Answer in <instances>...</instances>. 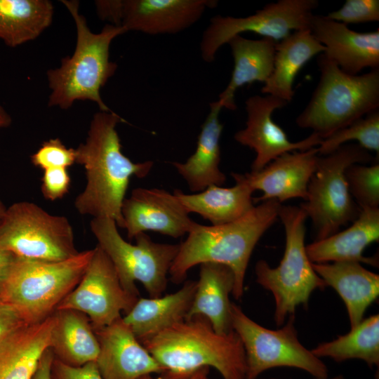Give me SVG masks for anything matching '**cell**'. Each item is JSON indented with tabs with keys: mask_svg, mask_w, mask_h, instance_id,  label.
<instances>
[{
	"mask_svg": "<svg viewBox=\"0 0 379 379\" xmlns=\"http://www.w3.org/2000/svg\"><path fill=\"white\" fill-rule=\"evenodd\" d=\"M124 120L114 112L94 114L87 137L76 150V163L84 166L86 185L75 199L82 215L109 218L124 228L121 212L130 178L146 177L153 161L134 163L121 151L117 126Z\"/></svg>",
	"mask_w": 379,
	"mask_h": 379,
	"instance_id": "1",
	"label": "cell"
},
{
	"mask_svg": "<svg viewBox=\"0 0 379 379\" xmlns=\"http://www.w3.org/2000/svg\"><path fill=\"white\" fill-rule=\"evenodd\" d=\"M163 368L159 379H189L213 367L222 379H245L246 354L237 333H218L208 319H185L140 342Z\"/></svg>",
	"mask_w": 379,
	"mask_h": 379,
	"instance_id": "2",
	"label": "cell"
},
{
	"mask_svg": "<svg viewBox=\"0 0 379 379\" xmlns=\"http://www.w3.org/2000/svg\"><path fill=\"white\" fill-rule=\"evenodd\" d=\"M281 204L268 199L255 206L246 215L221 225H198L180 244L169 270L171 281L183 282L188 271L204 262L229 267L234 276L232 295L242 297L246 269L253 251L264 233L278 218Z\"/></svg>",
	"mask_w": 379,
	"mask_h": 379,
	"instance_id": "3",
	"label": "cell"
},
{
	"mask_svg": "<svg viewBox=\"0 0 379 379\" xmlns=\"http://www.w3.org/2000/svg\"><path fill=\"white\" fill-rule=\"evenodd\" d=\"M61 2L75 22L77 43L71 56L63 58L58 68L47 72L51 91L48 104L67 109L77 100H91L100 111L112 112L102 100L100 90L117 69L109 60L110 44L126 32L121 26L107 24L99 33H93L80 14L77 1Z\"/></svg>",
	"mask_w": 379,
	"mask_h": 379,
	"instance_id": "4",
	"label": "cell"
},
{
	"mask_svg": "<svg viewBox=\"0 0 379 379\" xmlns=\"http://www.w3.org/2000/svg\"><path fill=\"white\" fill-rule=\"evenodd\" d=\"M317 62L319 80L295 119L298 127L312 130L323 140L379 109V69L350 75L323 53Z\"/></svg>",
	"mask_w": 379,
	"mask_h": 379,
	"instance_id": "5",
	"label": "cell"
},
{
	"mask_svg": "<svg viewBox=\"0 0 379 379\" xmlns=\"http://www.w3.org/2000/svg\"><path fill=\"white\" fill-rule=\"evenodd\" d=\"M93 249L61 261L16 257L0 290V298L13 306L27 324L41 322L79 283Z\"/></svg>",
	"mask_w": 379,
	"mask_h": 379,
	"instance_id": "6",
	"label": "cell"
},
{
	"mask_svg": "<svg viewBox=\"0 0 379 379\" xmlns=\"http://www.w3.org/2000/svg\"><path fill=\"white\" fill-rule=\"evenodd\" d=\"M278 217L284 227L286 244L283 258L276 267L260 260L255 267L256 281L272 292L275 301L274 321L281 326L298 306H307L311 293L327 286L316 273L305 245V211L296 206H281Z\"/></svg>",
	"mask_w": 379,
	"mask_h": 379,
	"instance_id": "7",
	"label": "cell"
},
{
	"mask_svg": "<svg viewBox=\"0 0 379 379\" xmlns=\"http://www.w3.org/2000/svg\"><path fill=\"white\" fill-rule=\"evenodd\" d=\"M373 157L357 143L344 144L333 152L318 157L300 207L312 220L317 240L338 232L359 216L361 208L352 197L345 171L353 164H369Z\"/></svg>",
	"mask_w": 379,
	"mask_h": 379,
	"instance_id": "8",
	"label": "cell"
},
{
	"mask_svg": "<svg viewBox=\"0 0 379 379\" xmlns=\"http://www.w3.org/2000/svg\"><path fill=\"white\" fill-rule=\"evenodd\" d=\"M90 225L98 246L112 262L125 291L139 298L135 281H140L150 298L161 296L180 244L156 243L145 232L134 237L135 244H130L109 218H93Z\"/></svg>",
	"mask_w": 379,
	"mask_h": 379,
	"instance_id": "9",
	"label": "cell"
},
{
	"mask_svg": "<svg viewBox=\"0 0 379 379\" xmlns=\"http://www.w3.org/2000/svg\"><path fill=\"white\" fill-rule=\"evenodd\" d=\"M0 248L16 257L46 261L65 260L79 253L69 220L29 201L6 208L0 221Z\"/></svg>",
	"mask_w": 379,
	"mask_h": 379,
	"instance_id": "10",
	"label": "cell"
},
{
	"mask_svg": "<svg viewBox=\"0 0 379 379\" xmlns=\"http://www.w3.org/2000/svg\"><path fill=\"white\" fill-rule=\"evenodd\" d=\"M231 326L239 335L246 354L245 379H256L262 372L274 367L302 369L315 378H328L326 365L299 341L291 314L279 330H270L255 322L240 307L231 303Z\"/></svg>",
	"mask_w": 379,
	"mask_h": 379,
	"instance_id": "11",
	"label": "cell"
},
{
	"mask_svg": "<svg viewBox=\"0 0 379 379\" xmlns=\"http://www.w3.org/2000/svg\"><path fill=\"white\" fill-rule=\"evenodd\" d=\"M318 6L317 0H279L245 18L217 15L203 33L201 56L206 62H213L222 46L244 32L279 41L294 31L310 29L313 11Z\"/></svg>",
	"mask_w": 379,
	"mask_h": 379,
	"instance_id": "12",
	"label": "cell"
},
{
	"mask_svg": "<svg viewBox=\"0 0 379 379\" xmlns=\"http://www.w3.org/2000/svg\"><path fill=\"white\" fill-rule=\"evenodd\" d=\"M138 299L124 290L112 262L97 245L79 283L56 310L85 314L96 331L120 319L122 312L128 313Z\"/></svg>",
	"mask_w": 379,
	"mask_h": 379,
	"instance_id": "13",
	"label": "cell"
},
{
	"mask_svg": "<svg viewBox=\"0 0 379 379\" xmlns=\"http://www.w3.org/2000/svg\"><path fill=\"white\" fill-rule=\"evenodd\" d=\"M287 104L285 100L271 95H255L246 100V127L237 131L234 138L240 145L255 151L251 171L262 170L286 152L305 151L320 145L322 139L314 132L300 141H290L282 128L273 121V112Z\"/></svg>",
	"mask_w": 379,
	"mask_h": 379,
	"instance_id": "14",
	"label": "cell"
},
{
	"mask_svg": "<svg viewBox=\"0 0 379 379\" xmlns=\"http://www.w3.org/2000/svg\"><path fill=\"white\" fill-rule=\"evenodd\" d=\"M121 212L128 239L146 231L178 238L198 225L177 197L164 189L135 188L124 199Z\"/></svg>",
	"mask_w": 379,
	"mask_h": 379,
	"instance_id": "15",
	"label": "cell"
},
{
	"mask_svg": "<svg viewBox=\"0 0 379 379\" xmlns=\"http://www.w3.org/2000/svg\"><path fill=\"white\" fill-rule=\"evenodd\" d=\"M310 29L325 47L323 53L346 74L357 75L365 68L379 69V29L358 32L326 15L314 14Z\"/></svg>",
	"mask_w": 379,
	"mask_h": 379,
	"instance_id": "16",
	"label": "cell"
},
{
	"mask_svg": "<svg viewBox=\"0 0 379 379\" xmlns=\"http://www.w3.org/2000/svg\"><path fill=\"white\" fill-rule=\"evenodd\" d=\"M95 333L99 343L95 363L103 379H140L163 372L122 317Z\"/></svg>",
	"mask_w": 379,
	"mask_h": 379,
	"instance_id": "17",
	"label": "cell"
},
{
	"mask_svg": "<svg viewBox=\"0 0 379 379\" xmlns=\"http://www.w3.org/2000/svg\"><path fill=\"white\" fill-rule=\"evenodd\" d=\"M215 0H124L121 27L125 32L147 34H175L194 23Z\"/></svg>",
	"mask_w": 379,
	"mask_h": 379,
	"instance_id": "18",
	"label": "cell"
},
{
	"mask_svg": "<svg viewBox=\"0 0 379 379\" xmlns=\"http://www.w3.org/2000/svg\"><path fill=\"white\" fill-rule=\"evenodd\" d=\"M319 157L317 147L283 154L258 172L241 174L253 191L263 194L254 202L276 199L280 204L293 198H307V188Z\"/></svg>",
	"mask_w": 379,
	"mask_h": 379,
	"instance_id": "19",
	"label": "cell"
},
{
	"mask_svg": "<svg viewBox=\"0 0 379 379\" xmlns=\"http://www.w3.org/2000/svg\"><path fill=\"white\" fill-rule=\"evenodd\" d=\"M379 239V208H361L357 218L345 230L306 246L312 263L354 261L378 266L375 257H365L366 246Z\"/></svg>",
	"mask_w": 379,
	"mask_h": 379,
	"instance_id": "20",
	"label": "cell"
},
{
	"mask_svg": "<svg viewBox=\"0 0 379 379\" xmlns=\"http://www.w3.org/2000/svg\"><path fill=\"white\" fill-rule=\"evenodd\" d=\"M312 267L326 285L339 294L346 306L351 328L355 327L378 297L379 275L354 261L312 263Z\"/></svg>",
	"mask_w": 379,
	"mask_h": 379,
	"instance_id": "21",
	"label": "cell"
},
{
	"mask_svg": "<svg viewBox=\"0 0 379 379\" xmlns=\"http://www.w3.org/2000/svg\"><path fill=\"white\" fill-rule=\"evenodd\" d=\"M222 109L218 100L210 104L195 152L184 163H172L192 192H201L211 185L222 186L226 181L225 175L220 169V139L223 125L219 114Z\"/></svg>",
	"mask_w": 379,
	"mask_h": 379,
	"instance_id": "22",
	"label": "cell"
},
{
	"mask_svg": "<svg viewBox=\"0 0 379 379\" xmlns=\"http://www.w3.org/2000/svg\"><path fill=\"white\" fill-rule=\"evenodd\" d=\"M235 185L231 187L211 185L196 194H185L177 189L173 194L190 214L194 213L211 222L221 225L236 221L255 206L253 189L241 173H232Z\"/></svg>",
	"mask_w": 379,
	"mask_h": 379,
	"instance_id": "23",
	"label": "cell"
},
{
	"mask_svg": "<svg viewBox=\"0 0 379 379\" xmlns=\"http://www.w3.org/2000/svg\"><path fill=\"white\" fill-rule=\"evenodd\" d=\"M196 289V281H187L173 293L150 298L139 297L122 319L141 342L185 320Z\"/></svg>",
	"mask_w": 379,
	"mask_h": 379,
	"instance_id": "24",
	"label": "cell"
},
{
	"mask_svg": "<svg viewBox=\"0 0 379 379\" xmlns=\"http://www.w3.org/2000/svg\"><path fill=\"white\" fill-rule=\"evenodd\" d=\"M234 286V276L229 267L215 262L201 264L196 292L185 319L203 317L218 333L231 331L229 295Z\"/></svg>",
	"mask_w": 379,
	"mask_h": 379,
	"instance_id": "25",
	"label": "cell"
},
{
	"mask_svg": "<svg viewBox=\"0 0 379 379\" xmlns=\"http://www.w3.org/2000/svg\"><path fill=\"white\" fill-rule=\"evenodd\" d=\"M276 42L270 38L254 40L241 35L228 41L234 68L227 86L218 100L222 108L237 109L234 98L239 88L256 81L265 84L268 80L273 71Z\"/></svg>",
	"mask_w": 379,
	"mask_h": 379,
	"instance_id": "26",
	"label": "cell"
},
{
	"mask_svg": "<svg viewBox=\"0 0 379 379\" xmlns=\"http://www.w3.org/2000/svg\"><path fill=\"white\" fill-rule=\"evenodd\" d=\"M54 357L71 366L95 361L99 343L88 317L70 309L53 314L50 346Z\"/></svg>",
	"mask_w": 379,
	"mask_h": 379,
	"instance_id": "27",
	"label": "cell"
},
{
	"mask_svg": "<svg viewBox=\"0 0 379 379\" xmlns=\"http://www.w3.org/2000/svg\"><path fill=\"white\" fill-rule=\"evenodd\" d=\"M324 51L325 47L310 29L294 31L277 41L273 71L261 92L289 103L295 94L293 83L300 70L314 56Z\"/></svg>",
	"mask_w": 379,
	"mask_h": 379,
	"instance_id": "28",
	"label": "cell"
},
{
	"mask_svg": "<svg viewBox=\"0 0 379 379\" xmlns=\"http://www.w3.org/2000/svg\"><path fill=\"white\" fill-rule=\"evenodd\" d=\"M53 314L20 328L0 344V379H32L50 346Z\"/></svg>",
	"mask_w": 379,
	"mask_h": 379,
	"instance_id": "29",
	"label": "cell"
},
{
	"mask_svg": "<svg viewBox=\"0 0 379 379\" xmlns=\"http://www.w3.org/2000/svg\"><path fill=\"white\" fill-rule=\"evenodd\" d=\"M53 10L47 0H0V39L16 47L37 38L51 24Z\"/></svg>",
	"mask_w": 379,
	"mask_h": 379,
	"instance_id": "30",
	"label": "cell"
},
{
	"mask_svg": "<svg viewBox=\"0 0 379 379\" xmlns=\"http://www.w3.org/2000/svg\"><path fill=\"white\" fill-rule=\"evenodd\" d=\"M317 357H329L337 362L357 359L370 368L379 366V314L362 319L337 339L319 344L311 350Z\"/></svg>",
	"mask_w": 379,
	"mask_h": 379,
	"instance_id": "31",
	"label": "cell"
},
{
	"mask_svg": "<svg viewBox=\"0 0 379 379\" xmlns=\"http://www.w3.org/2000/svg\"><path fill=\"white\" fill-rule=\"evenodd\" d=\"M352 140L367 151L379 154V109L353 121L323 139L317 147L319 155H327Z\"/></svg>",
	"mask_w": 379,
	"mask_h": 379,
	"instance_id": "32",
	"label": "cell"
},
{
	"mask_svg": "<svg viewBox=\"0 0 379 379\" xmlns=\"http://www.w3.org/2000/svg\"><path fill=\"white\" fill-rule=\"evenodd\" d=\"M349 192L361 208H379V164H353L345 171Z\"/></svg>",
	"mask_w": 379,
	"mask_h": 379,
	"instance_id": "33",
	"label": "cell"
},
{
	"mask_svg": "<svg viewBox=\"0 0 379 379\" xmlns=\"http://www.w3.org/2000/svg\"><path fill=\"white\" fill-rule=\"evenodd\" d=\"M31 161L44 171L51 168H66L76 163V150L67 148L60 138H51L43 142L31 156Z\"/></svg>",
	"mask_w": 379,
	"mask_h": 379,
	"instance_id": "34",
	"label": "cell"
},
{
	"mask_svg": "<svg viewBox=\"0 0 379 379\" xmlns=\"http://www.w3.org/2000/svg\"><path fill=\"white\" fill-rule=\"evenodd\" d=\"M343 24L379 21L378 0H346L341 8L326 15Z\"/></svg>",
	"mask_w": 379,
	"mask_h": 379,
	"instance_id": "35",
	"label": "cell"
},
{
	"mask_svg": "<svg viewBox=\"0 0 379 379\" xmlns=\"http://www.w3.org/2000/svg\"><path fill=\"white\" fill-rule=\"evenodd\" d=\"M41 190L48 200L62 198L69 191L71 178L66 168H51L44 171Z\"/></svg>",
	"mask_w": 379,
	"mask_h": 379,
	"instance_id": "36",
	"label": "cell"
},
{
	"mask_svg": "<svg viewBox=\"0 0 379 379\" xmlns=\"http://www.w3.org/2000/svg\"><path fill=\"white\" fill-rule=\"evenodd\" d=\"M51 379H103L95 361L81 366L67 365L54 357L51 370Z\"/></svg>",
	"mask_w": 379,
	"mask_h": 379,
	"instance_id": "37",
	"label": "cell"
},
{
	"mask_svg": "<svg viewBox=\"0 0 379 379\" xmlns=\"http://www.w3.org/2000/svg\"><path fill=\"white\" fill-rule=\"evenodd\" d=\"M27 325L18 312L0 298V344Z\"/></svg>",
	"mask_w": 379,
	"mask_h": 379,
	"instance_id": "38",
	"label": "cell"
},
{
	"mask_svg": "<svg viewBox=\"0 0 379 379\" xmlns=\"http://www.w3.org/2000/svg\"><path fill=\"white\" fill-rule=\"evenodd\" d=\"M124 0H99L95 1L97 13L102 20L121 26Z\"/></svg>",
	"mask_w": 379,
	"mask_h": 379,
	"instance_id": "39",
	"label": "cell"
},
{
	"mask_svg": "<svg viewBox=\"0 0 379 379\" xmlns=\"http://www.w3.org/2000/svg\"><path fill=\"white\" fill-rule=\"evenodd\" d=\"M54 355L48 347L41 355L32 379H51V370Z\"/></svg>",
	"mask_w": 379,
	"mask_h": 379,
	"instance_id": "40",
	"label": "cell"
},
{
	"mask_svg": "<svg viewBox=\"0 0 379 379\" xmlns=\"http://www.w3.org/2000/svg\"><path fill=\"white\" fill-rule=\"evenodd\" d=\"M15 258L13 254L0 248V290Z\"/></svg>",
	"mask_w": 379,
	"mask_h": 379,
	"instance_id": "41",
	"label": "cell"
},
{
	"mask_svg": "<svg viewBox=\"0 0 379 379\" xmlns=\"http://www.w3.org/2000/svg\"><path fill=\"white\" fill-rule=\"evenodd\" d=\"M209 367H203L195 372L189 379H211L208 376ZM140 379H154L151 375H146Z\"/></svg>",
	"mask_w": 379,
	"mask_h": 379,
	"instance_id": "42",
	"label": "cell"
},
{
	"mask_svg": "<svg viewBox=\"0 0 379 379\" xmlns=\"http://www.w3.org/2000/svg\"><path fill=\"white\" fill-rule=\"evenodd\" d=\"M11 118L6 110L0 105V128L9 126Z\"/></svg>",
	"mask_w": 379,
	"mask_h": 379,
	"instance_id": "43",
	"label": "cell"
},
{
	"mask_svg": "<svg viewBox=\"0 0 379 379\" xmlns=\"http://www.w3.org/2000/svg\"><path fill=\"white\" fill-rule=\"evenodd\" d=\"M6 210V206H4V203L0 199V221L1 218H3Z\"/></svg>",
	"mask_w": 379,
	"mask_h": 379,
	"instance_id": "44",
	"label": "cell"
},
{
	"mask_svg": "<svg viewBox=\"0 0 379 379\" xmlns=\"http://www.w3.org/2000/svg\"><path fill=\"white\" fill-rule=\"evenodd\" d=\"M315 379H345V378H344L343 375H336V376H335L333 378H315Z\"/></svg>",
	"mask_w": 379,
	"mask_h": 379,
	"instance_id": "45",
	"label": "cell"
}]
</instances>
